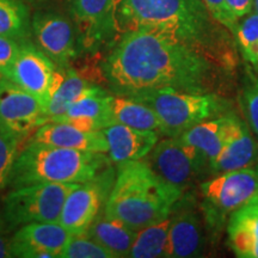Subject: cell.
Returning a JSON list of instances; mask_svg holds the SVG:
<instances>
[{
    "label": "cell",
    "instance_id": "1",
    "mask_svg": "<svg viewBox=\"0 0 258 258\" xmlns=\"http://www.w3.org/2000/svg\"><path fill=\"white\" fill-rule=\"evenodd\" d=\"M220 64L178 38L154 28L118 35L101 63L109 92L134 93L170 88L192 93H214Z\"/></svg>",
    "mask_w": 258,
    "mask_h": 258
},
{
    "label": "cell",
    "instance_id": "2",
    "mask_svg": "<svg viewBox=\"0 0 258 258\" xmlns=\"http://www.w3.org/2000/svg\"><path fill=\"white\" fill-rule=\"evenodd\" d=\"M117 36L138 28L172 35L226 70L233 66L232 32L215 21L202 0H118Z\"/></svg>",
    "mask_w": 258,
    "mask_h": 258
},
{
    "label": "cell",
    "instance_id": "3",
    "mask_svg": "<svg viewBox=\"0 0 258 258\" xmlns=\"http://www.w3.org/2000/svg\"><path fill=\"white\" fill-rule=\"evenodd\" d=\"M104 213L135 231L163 220L175 211L183 191L157 175L146 160L117 164Z\"/></svg>",
    "mask_w": 258,
    "mask_h": 258
},
{
    "label": "cell",
    "instance_id": "4",
    "mask_svg": "<svg viewBox=\"0 0 258 258\" xmlns=\"http://www.w3.org/2000/svg\"><path fill=\"white\" fill-rule=\"evenodd\" d=\"M106 153L72 150L30 141L10 172L11 189L37 183H84L110 166Z\"/></svg>",
    "mask_w": 258,
    "mask_h": 258
},
{
    "label": "cell",
    "instance_id": "5",
    "mask_svg": "<svg viewBox=\"0 0 258 258\" xmlns=\"http://www.w3.org/2000/svg\"><path fill=\"white\" fill-rule=\"evenodd\" d=\"M150 106L163 125V135L179 137L194 125L226 114V102L217 93H192L163 88L125 96Z\"/></svg>",
    "mask_w": 258,
    "mask_h": 258
},
{
    "label": "cell",
    "instance_id": "6",
    "mask_svg": "<svg viewBox=\"0 0 258 258\" xmlns=\"http://www.w3.org/2000/svg\"><path fill=\"white\" fill-rule=\"evenodd\" d=\"M77 184L37 183L12 189L3 205V221L9 230L32 222H57L64 200Z\"/></svg>",
    "mask_w": 258,
    "mask_h": 258
},
{
    "label": "cell",
    "instance_id": "7",
    "mask_svg": "<svg viewBox=\"0 0 258 258\" xmlns=\"http://www.w3.org/2000/svg\"><path fill=\"white\" fill-rule=\"evenodd\" d=\"M203 212L209 226L219 227L232 213L258 192V170L245 167L225 171L201 183Z\"/></svg>",
    "mask_w": 258,
    "mask_h": 258
},
{
    "label": "cell",
    "instance_id": "8",
    "mask_svg": "<svg viewBox=\"0 0 258 258\" xmlns=\"http://www.w3.org/2000/svg\"><path fill=\"white\" fill-rule=\"evenodd\" d=\"M116 173L111 166L88 182L78 183L64 200L59 224L70 233H85L92 221L104 211Z\"/></svg>",
    "mask_w": 258,
    "mask_h": 258
},
{
    "label": "cell",
    "instance_id": "9",
    "mask_svg": "<svg viewBox=\"0 0 258 258\" xmlns=\"http://www.w3.org/2000/svg\"><path fill=\"white\" fill-rule=\"evenodd\" d=\"M147 157V164L154 172L183 192L205 167H209L207 159L178 137L158 140Z\"/></svg>",
    "mask_w": 258,
    "mask_h": 258
},
{
    "label": "cell",
    "instance_id": "10",
    "mask_svg": "<svg viewBox=\"0 0 258 258\" xmlns=\"http://www.w3.org/2000/svg\"><path fill=\"white\" fill-rule=\"evenodd\" d=\"M78 34L80 53H95L117 38L116 9L118 0H67Z\"/></svg>",
    "mask_w": 258,
    "mask_h": 258
},
{
    "label": "cell",
    "instance_id": "11",
    "mask_svg": "<svg viewBox=\"0 0 258 258\" xmlns=\"http://www.w3.org/2000/svg\"><path fill=\"white\" fill-rule=\"evenodd\" d=\"M31 36L56 67L72 66L80 54L74 23L59 12H36L31 18Z\"/></svg>",
    "mask_w": 258,
    "mask_h": 258
},
{
    "label": "cell",
    "instance_id": "12",
    "mask_svg": "<svg viewBox=\"0 0 258 258\" xmlns=\"http://www.w3.org/2000/svg\"><path fill=\"white\" fill-rule=\"evenodd\" d=\"M43 112V105L37 98L10 79L0 77V133L23 140L40 127Z\"/></svg>",
    "mask_w": 258,
    "mask_h": 258
},
{
    "label": "cell",
    "instance_id": "13",
    "mask_svg": "<svg viewBox=\"0 0 258 258\" xmlns=\"http://www.w3.org/2000/svg\"><path fill=\"white\" fill-rule=\"evenodd\" d=\"M56 64L30 40L21 42V48L9 79L38 99L46 109L50 101V88Z\"/></svg>",
    "mask_w": 258,
    "mask_h": 258
},
{
    "label": "cell",
    "instance_id": "14",
    "mask_svg": "<svg viewBox=\"0 0 258 258\" xmlns=\"http://www.w3.org/2000/svg\"><path fill=\"white\" fill-rule=\"evenodd\" d=\"M71 234L59 222L24 225L10 240V254L21 258L59 257Z\"/></svg>",
    "mask_w": 258,
    "mask_h": 258
},
{
    "label": "cell",
    "instance_id": "15",
    "mask_svg": "<svg viewBox=\"0 0 258 258\" xmlns=\"http://www.w3.org/2000/svg\"><path fill=\"white\" fill-rule=\"evenodd\" d=\"M109 95L110 92L93 84L64 114L49 122H62L84 131H102L114 124L109 109Z\"/></svg>",
    "mask_w": 258,
    "mask_h": 258
},
{
    "label": "cell",
    "instance_id": "16",
    "mask_svg": "<svg viewBox=\"0 0 258 258\" xmlns=\"http://www.w3.org/2000/svg\"><path fill=\"white\" fill-rule=\"evenodd\" d=\"M258 159V145L246 123L233 115L220 153L212 165L215 173L251 167Z\"/></svg>",
    "mask_w": 258,
    "mask_h": 258
},
{
    "label": "cell",
    "instance_id": "17",
    "mask_svg": "<svg viewBox=\"0 0 258 258\" xmlns=\"http://www.w3.org/2000/svg\"><path fill=\"white\" fill-rule=\"evenodd\" d=\"M102 131L108 143V156L116 164L146 158L159 140L158 132L141 131L121 123H114Z\"/></svg>",
    "mask_w": 258,
    "mask_h": 258
},
{
    "label": "cell",
    "instance_id": "18",
    "mask_svg": "<svg viewBox=\"0 0 258 258\" xmlns=\"http://www.w3.org/2000/svg\"><path fill=\"white\" fill-rule=\"evenodd\" d=\"M31 141L72 150L108 153V143L103 131H84L62 122H48L40 125Z\"/></svg>",
    "mask_w": 258,
    "mask_h": 258
},
{
    "label": "cell",
    "instance_id": "19",
    "mask_svg": "<svg viewBox=\"0 0 258 258\" xmlns=\"http://www.w3.org/2000/svg\"><path fill=\"white\" fill-rule=\"evenodd\" d=\"M205 235L201 220L195 212H173L165 257L190 258L202 256Z\"/></svg>",
    "mask_w": 258,
    "mask_h": 258
},
{
    "label": "cell",
    "instance_id": "20",
    "mask_svg": "<svg viewBox=\"0 0 258 258\" xmlns=\"http://www.w3.org/2000/svg\"><path fill=\"white\" fill-rule=\"evenodd\" d=\"M228 245L239 258H258V203L252 199L227 221Z\"/></svg>",
    "mask_w": 258,
    "mask_h": 258
},
{
    "label": "cell",
    "instance_id": "21",
    "mask_svg": "<svg viewBox=\"0 0 258 258\" xmlns=\"http://www.w3.org/2000/svg\"><path fill=\"white\" fill-rule=\"evenodd\" d=\"M233 115L234 114L226 112L218 117L209 118L194 125L192 128L178 137L183 143L196 148L207 159L211 171L213 163L217 159L224 146Z\"/></svg>",
    "mask_w": 258,
    "mask_h": 258
},
{
    "label": "cell",
    "instance_id": "22",
    "mask_svg": "<svg viewBox=\"0 0 258 258\" xmlns=\"http://www.w3.org/2000/svg\"><path fill=\"white\" fill-rule=\"evenodd\" d=\"M98 243L112 258L129 257L138 231L133 230L118 219L108 217L103 211L85 232Z\"/></svg>",
    "mask_w": 258,
    "mask_h": 258
},
{
    "label": "cell",
    "instance_id": "23",
    "mask_svg": "<svg viewBox=\"0 0 258 258\" xmlns=\"http://www.w3.org/2000/svg\"><path fill=\"white\" fill-rule=\"evenodd\" d=\"M109 109L114 123H121L141 131H154L163 134V125L156 112L144 103L110 92Z\"/></svg>",
    "mask_w": 258,
    "mask_h": 258
},
{
    "label": "cell",
    "instance_id": "24",
    "mask_svg": "<svg viewBox=\"0 0 258 258\" xmlns=\"http://www.w3.org/2000/svg\"><path fill=\"white\" fill-rule=\"evenodd\" d=\"M91 85H93V83L85 78L73 66L67 67L66 76H64L62 83L53 93L50 101L48 102L46 109H44L40 125L49 122L51 118L64 114L77 102V99L88 91Z\"/></svg>",
    "mask_w": 258,
    "mask_h": 258
},
{
    "label": "cell",
    "instance_id": "25",
    "mask_svg": "<svg viewBox=\"0 0 258 258\" xmlns=\"http://www.w3.org/2000/svg\"><path fill=\"white\" fill-rule=\"evenodd\" d=\"M173 212L163 220L148 225L138 231L129 257L132 258H158L165 257L169 230Z\"/></svg>",
    "mask_w": 258,
    "mask_h": 258
},
{
    "label": "cell",
    "instance_id": "26",
    "mask_svg": "<svg viewBox=\"0 0 258 258\" xmlns=\"http://www.w3.org/2000/svg\"><path fill=\"white\" fill-rule=\"evenodd\" d=\"M0 36L19 43L31 38L30 12L22 0H0Z\"/></svg>",
    "mask_w": 258,
    "mask_h": 258
},
{
    "label": "cell",
    "instance_id": "27",
    "mask_svg": "<svg viewBox=\"0 0 258 258\" xmlns=\"http://www.w3.org/2000/svg\"><path fill=\"white\" fill-rule=\"evenodd\" d=\"M233 36L244 59L258 67V14L256 11L252 10L238 21Z\"/></svg>",
    "mask_w": 258,
    "mask_h": 258
},
{
    "label": "cell",
    "instance_id": "28",
    "mask_svg": "<svg viewBox=\"0 0 258 258\" xmlns=\"http://www.w3.org/2000/svg\"><path fill=\"white\" fill-rule=\"evenodd\" d=\"M59 258H112L109 251L86 233L71 234Z\"/></svg>",
    "mask_w": 258,
    "mask_h": 258
},
{
    "label": "cell",
    "instance_id": "29",
    "mask_svg": "<svg viewBox=\"0 0 258 258\" xmlns=\"http://www.w3.org/2000/svg\"><path fill=\"white\" fill-rule=\"evenodd\" d=\"M18 140L8 138L0 133V190L6 188L12 166L17 158Z\"/></svg>",
    "mask_w": 258,
    "mask_h": 258
},
{
    "label": "cell",
    "instance_id": "30",
    "mask_svg": "<svg viewBox=\"0 0 258 258\" xmlns=\"http://www.w3.org/2000/svg\"><path fill=\"white\" fill-rule=\"evenodd\" d=\"M243 108L250 127L258 137V79L245 86L243 92Z\"/></svg>",
    "mask_w": 258,
    "mask_h": 258
},
{
    "label": "cell",
    "instance_id": "31",
    "mask_svg": "<svg viewBox=\"0 0 258 258\" xmlns=\"http://www.w3.org/2000/svg\"><path fill=\"white\" fill-rule=\"evenodd\" d=\"M21 43L6 36H0V77L8 78L17 59Z\"/></svg>",
    "mask_w": 258,
    "mask_h": 258
},
{
    "label": "cell",
    "instance_id": "32",
    "mask_svg": "<svg viewBox=\"0 0 258 258\" xmlns=\"http://www.w3.org/2000/svg\"><path fill=\"white\" fill-rule=\"evenodd\" d=\"M202 2L207 6L208 11L211 12L213 18L233 34L238 21L231 14L230 9L226 4V0H202Z\"/></svg>",
    "mask_w": 258,
    "mask_h": 258
},
{
    "label": "cell",
    "instance_id": "33",
    "mask_svg": "<svg viewBox=\"0 0 258 258\" xmlns=\"http://www.w3.org/2000/svg\"><path fill=\"white\" fill-rule=\"evenodd\" d=\"M226 4L237 21H239L253 9V0H226Z\"/></svg>",
    "mask_w": 258,
    "mask_h": 258
},
{
    "label": "cell",
    "instance_id": "34",
    "mask_svg": "<svg viewBox=\"0 0 258 258\" xmlns=\"http://www.w3.org/2000/svg\"><path fill=\"white\" fill-rule=\"evenodd\" d=\"M6 231H8V226L0 219V258L11 257L10 254V238L6 235Z\"/></svg>",
    "mask_w": 258,
    "mask_h": 258
},
{
    "label": "cell",
    "instance_id": "35",
    "mask_svg": "<svg viewBox=\"0 0 258 258\" xmlns=\"http://www.w3.org/2000/svg\"><path fill=\"white\" fill-rule=\"evenodd\" d=\"M252 10L258 14V0H253V9Z\"/></svg>",
    "mask_w": 258,
    "mask_h": 258
},
{
    "label": "cell",
    "instance_id": "36",
    "mask_svg": "<svg viewBox=\"0 0 258 258\" xmlns=\"http://www.w3.org/2000/svg\"><path fill=\"white\" fill-rule=\"evenodd\" d=\"M257 170H258V169H257ZM253 199H254V200H256V202L258 203V192L256 194V196H254V198H253Z\"/></svg>",
    "mask_w": 258,
    "mask_h": 258
}]
</instances>
